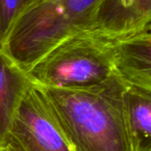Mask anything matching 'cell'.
<instances>
[{
    "label": "cell",
    "instance_id": "9c48e42d",
    "mask_svg": "<svg viewBox=\"0 0 151 151\" xmlns=\"http://www.w3.org/2000/svg\"><path fill=\"white\" fill-rule=\"evenodd\" d=\"M76 33L84 32L102 0H55Z\"/></svg>",
    "mask_w": 151,
    "mask_h": 151
},
{
    "label": "cell",
    "instance_id": "52a82bcc",
    "mask_svg": "<svg viewBox=\"0 0 151 151\" xmlns=\"http://www.w3.org/2000/svg\"><path fill=\"white\" fill-rule=\"evenodd\" d=\"M34 83L0 48V150L4 147L22 101Z\"/></svg>",
    "mask_w": 151,
    "mask_h": 151
},
{
    "label": "cell",
    "instance_id": "7a4b0ae2",
    "mask_svg": "<svg viewBox=\"0 0 151 151\" xmlns=\"http://www.w3.org/2000/svg\"><path fill=\"white\" fill-rule=\"evenodd\" d=\"M113 73L108 39L88 32L63 40L27 73L32 82L40 88L72 90L100 86Z\"/></svg>",
    "mask_w": 151,
    "mask_h": 151
},
{
    "label": "cell",
    "instance_id": "ba28073f",
    "mask_svg": "<svg viewBox=\"0 0 151 151\" xmlns=\"http://www.w3.org/2000/svg\"><path fill=\"white\" fill-rule=\"evenodd\" d=\"M125 119L133 151H151V90L126 86Z\"/></svg>",
    "mask_w": 151,
    "mask_h": 151
},
{
    "label": "cell",
    "instance_id": "6da1fadb",
    "mask_svg": "<svg viewBox=\"0 0 151 151\" xmlns=\"http://www.w3.org/2000/svg\"><path fill=\"white\" fill-rule=\"evenodd\" d=\"M126 86L114 73L89 89L41 88L73 151H133L124 112Z\"/></svg>",
    "mask_w": 151,
    "mask_h": 151
},
{
    "label": "cell",
    "instance_id": "30bf717a",
    "mask_svg": "<svg viewBox=\"0 0 151 151\" xmlns=\"http://www.w3.org/2000/svg\"><path fill=\"white\" fill-rule=\"evenodd\" d=\"M35 0H0V48L12 27Z\"/></svg>",
    "mask_w": 151,
    "mask_h": 151
},
{
    "label": "cell",
    "instance_id": "5b68a950",
    "mask_svg": "<svg viewBox=\"0 0 151 151\" xmlns=\"http://www.w3.org/2000/svg\"><path fill=\"white\" fill-rule=\"evenodd\" d=\"M151 28V0H102L84 32L113 38Z\"/></svg>",
    "mask_w": 151,
    "mask_h": 151
},
{
    "label": "cell",
    "instance_id": "277c9868",
    "mask_svg": "<svg viewBox=\"0 0 151 151\" xmlns=\"http://www.w3.org/2000/svg\"><path fill=\"white\" fill-rule=\"evenodd\" d=\"M0 151H73L38 86L27 92Z\"/></svg>",
    "mask_w": 151,
    "mask_h": 151
},
{
    "label": "cell",
    "instance_id": "3957f363",
    "mask_svg": "<svg viewBox=\"0 0 151 151\" xmlns=\"http://www.w3.org/2000/svg\"><path fill=\"white\" fill-rule=\"evenodd\" d=\"M74 34L55 0H35L17 19L1 49L28 73L50 50Z\"/></svg>",
    "mask_w": 151,
    "mask_h": 151
},
{
    "label": "cell",
    "instance_id": "8992f818",
    "mask_svg": "<svg viewBox=\"0 0 151 151\" xmlns=\"http://www.w3.org/2000/svg\"><path fill=\"white\" fill-rule=\"evenodd\" d=\"M151 28L108 38L114 73L127 85L151 90Z\"/></svg>",
    "mask_w": 151,
    "mask_h": 151
}]
</instances>
